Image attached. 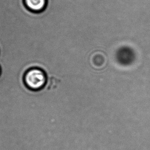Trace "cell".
<instances>
[{
	"label": "cell",
	"mask_w": 150,
	"mask_h": 150,
	"mask_svg": "<svg viewBox=\"0 0 150 150\" xmlns=\"http://www.w3.org/2000/svg\"><path fill=\"white\" fill-rule=\"evenodd\" d=\"M46 81L45 74L39 69H33L26 73L25 81L26 84L31 89L39 90L42 88Z\"/></svg>",
	"instance_id": "obj_1"
},
{
	"label": "cell",
	"mask_w": 150,
	"mask_h": 150,
	"mask_svg": "<svg viewBox=\"0 0 150 150\" xmlns=\"http://www.w3.org/2000/svg\"><path fill=\"white\" fill-rule=\"evenodd\" d=\"M24 2L29 10L35 12L43 11L47 4V0H24Z\"/></svg>",
	"instance_id": "obj_2"
},
{
	"label": "cell",
	"mask_w": 150,
	"mask_h": 150,
	"mask_svg": "<svg viewBox=\"0 0 150 150\" xmlns=\"http://www.w3.org/2000/svg\"><path fill=\"white\" fill-rule=\"evenodd\" d=\"M118 61L123 64H128L134 58V54L131 49L129 48H122L117 53Z\"/></svg>",
	"instance_id": "obj_3"
},
{
	"label": "cell",
	"mask_w": 150,
	"mask_h": 150,
	"mask_svg": "<svg viewBox=\"0 0 150 150\" xmlns=\"http://www.w3.org/2000/svg\"><path fill=\"white\" fill-rule=\"evenodd\" d=\"M0 74H1V69H0Z\"/></svg>",
	"instance_id": "obj_4"
}]
</instances>
